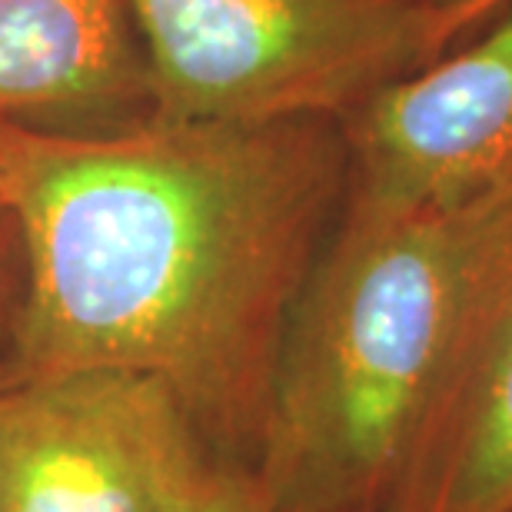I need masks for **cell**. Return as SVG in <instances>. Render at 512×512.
<instances>
[{"label": "cell", "instance_id": "1", "mask_svg": "<svg viewBox=\"0 0 512 512\" xmlns=\"http://www.w3.org/2000/svg\"><path fill=\"white\" fill-rule=\"evenodd\" d=\"M0 177L20 233L14 376H150L197 426L260 433L346 197L340 124L0 120Z\"/></svg>", "mask_w": 512, "mask_h": 512}, {"label": "cell", "instance_id": "2", "mask_svg": "<svg viewBox=\"0 0 512 512\" xmlns=\"http://www.w3.org/2000/svg\"><path fill=\"white\" fill-rule=\"evenodd\" d=\"M512 280V177L419 210L340 207L286 326L260 479L296 512L393 496Z\"/></svg>", "mask_w": 512, "mask_h": 512}, {"label": "cell", "instance_id": "3", "mask_svg": "<svg viewBox=\"0 0 512 512\" xmlns=\"http://www.w3.org/2000/svg\"><path fill=\"white\" fill-rule=\"evenodd\" d=\"M459 0H130L150 117L343 124L456 47Z\"/></svg>", "mask_w": 512, "mask_h": 512}, {"label": "cell", "instance_id": "4", "mask_svg": "<svg viewBox=\"0 0 512 512\" xmlns=\"http://www.w3.org/2000/svg\"><path fill=\"white\" fill-rule=\"evenodd\" d=\"M207 466L197 423L150 376L0 383V512H180Z\"/></svg>", "mask_w": 512, "mask_h": 512}, {"label": "cell", "instance_id": "5", "mask_svg": "<svg viewBox=\"0 0 512 512\" xmlns=\"http://www.w3.org/2000/svg\"><path fill=\"white\" fill-rule=\"evenodd\" d=\"M346 207L419 210L512 177V0L343 124Z\"/></svg>", "mask_w": 512, "mask_h": 512}, {"label": "cell", "instance_id": "6", "mask_svg": "<svg viewBox=\"0 0 512 512\" xmlns=\"http://www.w3.org/2000/svg\"><path fill=\"white\" fill-rule=\"evenodd\" d=\"M90 107L150 117L130 0H0V120Z\"/></svg>", "mask_w": 512, "mask_h": 512}, {"label": "cell", "instance_id": "7", "mask_svg": "<svg viewBox=\"0 0 512 512\" xmlns=\"http://www.w3.org/2000/svg\"><path fill=\"white\" fill-rule=\"evenodd\" d=\"M389 512H512V280L389 496Z\"/></svg>", "mask_w": 512, "mask_h": 512}, {"label": "cell", "instance_id": "8", "mask_svg": "<svg viewBox=\"0 0 512 512\" xmlns=\"http://www.w3.org/2000/svg\"><path fill=\"white\" fill-rule=\"evenodd\" d=\"M180 512H296L260 476L207 466Z\"/></svg>", "mask_w": 512, "mask_h": 512}, {"label": "cell", "instance_id": "9", "mask_svg": "<svg viewBox=\"0 0 512 512\" xmlns=\"http://www.w3.org/2000/svg\"><path fill=\"white\" fill-rule=\"evenodd\" d=\"M20 263V233L14 210H10L4 177H0V310H4L10 286H14V266Z\"/></svg>", "mask_w": 512, "mask_h": 512}, {"label": "cell", "instance_id": "10", "mask_svg": "<svg viewBox=\"0 0 512 512\" xmlns=\"http://www.w3.org/2000/svg\"><path fill=\"white\" fill-rule=\"evenodd\" d=\"M499 7H503V0H459L456 14H453L456 44H463V40L473 37L486 20H493Z\"/></svg>", "mask_w": 512, "mask_h": 512}, {"label": "cell", "instance_id": "11", "mask_svg": "<svg viewBox=\"0 0 512 512\" xmlns=\"http://www.w3.org/2000/svg\"><path fill=\"white\" fill-rule=\"evenodd\" d=\"M503 7H506V0H503ZM503 7H499V10H503ZM499 10H496V14H499Z\"/></svg>", "mask_w": 512, "mask_h": 512}]
</instances>
